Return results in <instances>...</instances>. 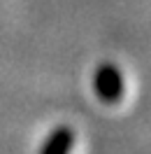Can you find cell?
Returning a JSON list of instances; mask_svg holds the SVG:
<instances>
[{"label": "cell", "instance_id": "2", "mask_svg": "<svg viewBox=\"0 0 151 154\" xmlns=\"http://www.w3.org/2000/svg\"><path fill=\"white\" fill-rule=\"evenodd\" d=\"M67 145H70V133L67 131H58L51 140H49V147L44 154H65Z\"/></svg>", "mask_w": 151, "mask_h": 154}, {"label": "cell", "instance_id": "1", "mask_svg": "<svg viewBox=\"0 0 151 154\" xmlns=\"http://www.w3.org/2000/svg\"><path fill=\"white\" fill-rule=\"evenodd\" d=\"M121 75L114 66H102L95 72V91L102 100H116L121 96Z\"/></svg>", "mask_w": 151, "mask_h": 154}]
</instances>
